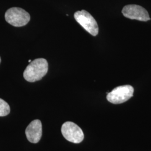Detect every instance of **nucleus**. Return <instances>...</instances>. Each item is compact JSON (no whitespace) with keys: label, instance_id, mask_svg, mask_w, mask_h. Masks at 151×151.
Instances as JSON below:
<instances>
[{"label":"nucleus","instance_id":"nucleus-6","mask_svg":"<svg viewBox=\"0 0 151 151\" xmlns=\"http://www.w3.org/2000/svg\"><path fill=\"white\" fill-rule=\"evenodd\" d=\"M122 13L125 17L141 22H147L151 20L148 11L145 8L137 5H128L124 6Z\"/></svg>","mask_w":151,"mask_h":151},{"label":"nucleus","instance_id":"nucleus-1","mask_svg":"<svg viewBox=\"0 0 151 151\" xmlns=\"http://www.w3.org/2000/svg\"><path fill=\"white\" fill-rule=\"evenodd\" d=\"M48 70V63L44 58H38L32 60L24 72V77L29 82L40 80Z\"/></svg>","mask_w":151,"mask_h":151},{"label":"nucleus","instance_id":"nucleus-7","mask_svg":"<svg viewBox=\"0 0 151 151\" xmlns=\"http://www.w3.org/2000/svg\"><path fill=\"white\" fill-rule=\"evenodd\" d=\"M25 134L27 140L32 143H37L42 135V125L39 120H34L27 126Z\"/></svg>","mask_w":151,"mask_h":151},{"label":"nucleus","instance_id":"nucleus-9","mask_svg":"<svg viewBox=\"0 0 151 151\" xmlns=\"http://www.w3.org/2000/svg\"><path fill=\"white\" fill-rule=\"evenodd\" d=\"M1 57H0V63H1Z\"/></svg>","mask_w":151,"mask_h":151},{"label":"nucleus","instance_id":"nucleus-3","mask_svg":"<svg viewBox=\"0 0 151 151\" xmlns=\"http://www.w3.org/2000/svg\"><path fill=\"white\" fill-rule=\"evenodd\" d=\"M134 88L130 85H123L115 87L108 93L106 99L108 101L114 104L125 103L133 96Z\"/></svg>","mask_w":151,"mask_h":151},{"label":"nucleus","instance_id":"nucleus-8","mask_svg":"<svg viewBox=\"0 0 151 151\" xmlns=\"http://www.w3.org/2000/svg\"><path fill=\"white\" fill-rule=\"evenodd\" d=\"M10 112V108L9 105L0 99V116H5L7 115Z\"/></svg>","mask_w":151,"mask_h":151},{"label":"nucleus","instance_id":"nucleus-4","mask_svg":"<svg viewBox=\"0 0 151 151\" xmlns=\"http://www.w3.org/2000/svg\"><path fill=\"white\" fill-rule=\"evenodd\" d=\"M74 17L83 28L93 36H96L99 33L97 22L91 15L85 10L76 12Z\"/></svg>","mask_w":151,"mask_h":151},{"label":"nucleus","instance_id":"nucleus-5","mask_svg":"<svg viewBox=\"0 0 151 151\" xmlns=\"http://www.w3.org/2000/svg\"><path fill=\"white\" fill-rule=\"evenodd\" d=\"M61 132L65 139L74 143H80L84 139V134L75 123L67 122L62 125Z\"/></svg>","mask_w":151,"mask_h":151},{"label":"nucleus","instance_id":"nucleus-2","mask_svg":"<svg viewBox=\"0 0 151 151\" xmlns=\"http://www.w3.org/2000/svg\"><path fill=\"white\" fill-rule=\"evenodd\" d=\"M5 17L6 22L15 27L25 26L30 20V14L20 7L9 9L6 12Z\"/></svg>","mask_w":151,"mask_h":151}]
</instances>
